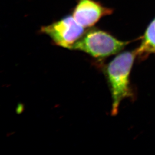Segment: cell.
Wrapping results in <instances>:
<instances>
[{
	"label": "cell",
	"mask_w": 155,
	"mask_h": 155,
	"mask_svg": "<svg viewBox=\"0 0 155 155\" xmlns=\"http://www.w3.org/2000/svg\"><path fill=\"white\" fill-rule=\"evenodd\" d=\"M112 13V9L95 0H78L72 16L78 23L87 28L93 26L101 18Z\"/></svg>",
	"instance_id": "obj_4"
},
{
	"label": "cell",
	"mask_w": 155,
	"mask_h": 155,
	"mask_svg": "<svg viewBox=\"0 0 155 155\" xmlns=\"http://www.w3.org/2000/svg\"><path fill=\"white\" fill-rule=\"evenodd\" d=\"M136 52L137 55L140 56L155 53V18L147 29L142 43Z\"/></svg>",
	"instance_id": "obj_5"
},
{
	"label": "cell",
	"mask_w": 155,
	"mask_h": 155,
	"mask_svg": "<svg viewBox=\"0 0 155 155\" xmlns=\"http://www.w3.org/2000/svg\"><path fill=\"white\" fill-rule=\"evenodd\" d=\"M129 42L120 41L108 33L93 28L86 31L71 50L85 53L95 58H105L117 54Z\"/></svg>",
	"instance_id": "obj_2"
},
{
	"label": "cell",
	"mask_w": 155,
	"mask_h": 155,
	"mask_svg": "<svg viewBox=\"0 0 155 155\" xmlns=\"http://www.w3.org/2000/svg\"><path fill=\"white\" fill-rule=\"evenodd\" d=\"M136 56V50L121 53L104 68V74L111 92L112 116L117 114L123 100L133 97L130 76Z\"/></svg>",
	"instance_id": "obj_1"
},
{
	"label": "cell",
	"mask_w": 155,
	"mask_h": 155,
	"mask_svg": "<svg viewBox=\"0 0 155 155\" xmlns=\"http://www.w3.org/2000/svg\"><path fill=\"white\" fill-rule=\"evenodd\" d=\"M85 28L78 23L72 15H68L49 25L42 27L40 32L48 36L56 45L71 50L81 39Z\"/></svg>",
	"instance_id": "obj_3"
}]
</instances>
